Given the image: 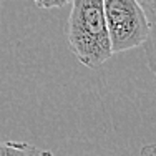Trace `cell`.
Masks as SVG:
<instances>
[{
    "instance_id": "4",
    "label": "cell",
    "mask_w": 156,
    "mask_h": 156,
    "mask_svg": "<svg viewBox=\"0 0 156 156\" xmlns=\"http://www.w3.org/2000/svg\"><path fill=\"white\" fill-rule=\"evenodd\" d=\"M32 2L40 9H58V7L66 5L72 0H32Z\"/></svg>"
},
{
    "instance_id": "1",
    "label": "cell",
    "mask_w": 156,
    "mask_h": 156,
    "mask_svg": "<svg viewBox=\"0 0 156 156\" xmlns=\"http://www.w3.org/2000/svg\"><path fill=\"white\" fill-rule=\"evenodd\" d=\"M66 42L70 51L88 68H96L113 57L103 0H72Z\"/></svg>"
},
{
    "instance_id": "2",
    "label": "cell",
    "mask_w": 156,
    "mask_h": 156,
    "mask_svg": "<svg viewBox=\"0 0 156 156\" xmlns=\"http://www.w3.org/2000/svg\"><path fill=\"white\" fill-rule=\"evenodd\" d=\"M103 10L113 55L144 47L154 72V15H148L138 0H103Z\"/></svg>"
},
{
    "instance_id": "6",
    "label": "cell",
    "mask_w": 156,
    "mask_h": 156,
    "mask_svg": "<svg viewBox=\"0 0 156 156\" xmlns=\"http://www.w3.org/2000/svg\"><path fill=\"white\" fill-rule=\"evenodd\" d=\"M0 12H2V0H0Z\"/></svg>"
},
{
    "instance_id": "5",
    "label": "cell",
    "mask_w": 156,
    "mask_h": 156,
    "mask_svg": "<svg viewBox=\"0 0 156 156\" xmlns=\"http://www.w3.org/2000/svg\"><path fill=\"white\" fill-rule=\"evenodd\" d=\"M141 156H154V144H146L141 148Z\"/></svg>"
},
{
    "instance_id": "3",
    "label": "cell",
    "mask_w": 156,
    "mask_h": 156,
    "mask_svg": "<svg viewBox=\"0 0 156 156\" xmlns=\"http://www.w3.org/2000/svg\"><path fill=\"white\" fill-rule=\"evenodd\" d=\"M0 156H53L51 151L13 140H0Z\"/></svg>"
}]
</instances>
